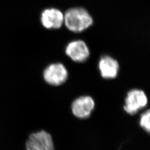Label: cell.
Listing matches in <instances>:
<instances>
[{"instance_id":"obj_1","label":"cell","mask_w":150,"mask_h":150,"mask_svg":"<svg viewBox=\"0 0 150 150\" xmlns=\"http://www.w3.org/2000/svg\"><path fill=\"white\" fill-rule=\"evenodd\" d=\"M64 22L71 31L80 32L91 26L93 23V18L86 9L74 7L65 12Z\"/></svg>"},{"instance_id":"obj_2","label":"cell","mask_w":150,"mask_h":150,"mask_svg":"<svg viewBox=\"0 0 150 150\" xmlns=\"http://www.w3.org/2000/svg\"><path fill=\"white\" fill-rule=\"evenodd\" d=\"M26 150H54L51 134L45 130L29 134L25 143Z\"/></svg>"},{"instance_id":"obj_3","label":"cell","mask_w":150,"mask_h":150,"mask_svg":"<svg viewBox=\"0 0 150 150\" xmlns=\"http://www.w3.org/2000/svg\"><path fill=\"white\" fill-rule=\"evenodd\" d=\"M147 102L148 99L145 92L140 90L134 89L127 93L123 108L129 115H134L146 107Z\"/></svg>"},{"instance_id":"obj_4","label":"cell","mask_w":150,"mask_h":150,"mask_svg":"<svg viewBox=\"0 0 150 150\" xmlns=\"http://www.w3.org/2000/svg\"><path fill=\"white\" fill-rule=\"evenodd\" d=\"M67 70L61 63L50 64L43 72L44 80L52 86L62 85L67 80Z\"/></svg>"},{"instance_id":"obj_5","label":"cell","mask_w":150,"mask_h":150,"mask_svg":"<svg viewBox=\"0 0 150 150\" xmlns=\"http://www.w3.org/2000/svg\"><path fill=\"white\" fill-rule=\"evenodd\" d=\"M95 106V103L91 97H80L72 102L71 106L72 112L75 117L80 119H85L91 116Z\"/></svg>"},{"instance_id":"obj_6","label":"cell","mask_w":150,"mask_h":150,"mask_svg":"<svg viewBox=\"0 0 150 150\" xmlns=\"http://www.w3.org/2000/svg\"><path fill=\"white\" fill-rule=\"evenodd\" d=\"M66 54L76 62H83L90 56V50L86 43L82 40L73 41L66 48Z\"/></svg>"},{"instance_id":"obj_7","label":"cell","mask_w":150,"mask_h":150,"mask_svg":"<svg viewBox=\"0 0 150 150\" xmlns=\"http://www.w3.org/2000/svg\"><path fill=\"white\" fill-rule=\"evenodd\" d=\"M41 21L46 28L58 29L64 22V15L57 8H47L41 13Z\"/></svg>"},{"instance_id":"obj_8","label":"cell","mask_w":150,"mask_h":150,"mask_svg":"<svg viewBox=\"0 0 150 150\" xmlns=\"http://www.w3.org/2000/svg\"><path fill=\"white\" fill-rule=\"evenodd\" d=\"M98 67L101 76L105 79H115L118 75V62L109 56H104L101 58Z\"/></svg>"},{"instance_id":"obj_9","label":"cell","mask_w":150,"mask_h":150,"mask_svg":"<svg viewBox=\"0 0 150 150\" xmlns=\"http://www.w3.org/2000/svg\"><path fill=\"white\" fill-rule=\"evenodd\" d=\"M150 110H147L146 112L143 113L139 119V125L149 134L150 131Z\"/></svg>"}]
</instances>
